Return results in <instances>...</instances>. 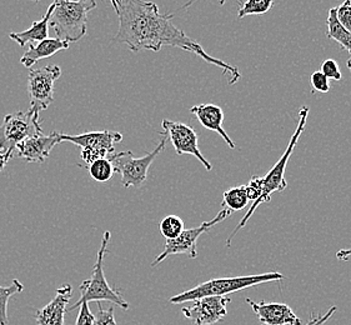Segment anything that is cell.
I'll use <instances>...</instances> for the list:
<instances>
[{
  "mask_svg": "<svg viewBox=\"0 0 351 325\" xmlns=\"http://www.w3.org/2000/svg\"><path fill=\"white\" fill-rule=\"evenodd\" d=\"M117 14L119 16V29L112 43L127 44L128 48L135 53L141 50L160 51L162 47H176L220 68L229 85L241 79V71L238 68L209 56L197 40L171 23L174 14H162L153 1L120 0Z\"/></svg>",
  "mask_w": 351,
  "mask_h": 325,
  "instance_id": "obj_1",
  "label": "cell"
},
{
  "mask_svg": "<svg viewBox=\"0 0 351 325\" xmlns=\"http://www.w3.org/2000/svg\"><path fill=\"white\" fill-rule=\"evenodd\" d=\"M309 117V108L308 106H302V109L299 110V123L296 127L294 134L291 136L290 142H289L288 147L285 149L284 154L281 156L280 159L275 162L274 167L269 170L265 177H259L260 185H261V193H260L259 198L253 202V205L250 206V209L247 210L244 218L240 220L239 226L234 229V232L230 234V237L226 241V247H230L232 238L235 237V234L239 232L241 228L245 226L247 220L252 218L254 212L258 209L261 203H269L271 200V194L275 191H284L288 186V182L285 180V169L288 165L289 159L293 154L294 149H295L296 144L300 139V135L302 134L305 125H306V121Z\"/></svg>",
  "mask_w": 351,
  "mask_h": 325,
  "instance_id": "obj_2",
  "label": "cell"
},
{
  "mask_svg": "<svg viewBox=\"0 0 351 325\" xmlns=\"http://www.w3.org/2000/svg\"><path fill=\"white\" fill-rule=\"evenodd\" d=\"M49 27L54 29L56 39L79 42L86 34L88 13L97 7L95 0H54Z\"/></svg>",
  "mask_w": 351,
  "mask_h": 325,
  "instance_id": "obj_3",
  "label": "cell"
},
{
  "mask_svg": "<svg viewBox=\"0 0 351 325\" xmlns=\"http://www.w3.org/2000/svg\"><path fill=\"white\" fill-rule=\"evenodd\" d=\"M284 276L280 273H264L255 276H234V278H218L211 279L205 283L199 284L193 289L186 290L180 294L170 298L171 304H184L186 302H194L205 297H224L235 291L252 288L259 284L270 283L282 280Z\"/></svg>",
  "mask_w": 351,
  "mask_h": 325,
  "instance_id": "obj_4",
  "label": "cell"
},
{
  "mask_svg": "<svg viewBox=\"0 0 351 325\" xmlns=\"http://www.w3.org/2000/svg\"><path fill=\"white\" fill-rule=\"evenodd\" d=\"M112 238L110 232L106 230L101 244L99 248L98 254H97V262L94 264L93 268V274L90 279H86L83 283L80 284L79 290H80V298L77 300V303L71 305L69 309L66 311H75L80 306L82 303H90V302H110L112 305L120 306L121 309L128 311L129 309V303L123 298L119 290L112 288L108 282H106V274H104V258L108 254V245Z\"/></svg>",
  "mask_w": 351,
  "mask_h": 325,
  "instance_id": "obj_5",
  "label": "cell"
},
{
  "mask_svg": "<svg viewBox=\"0 0 351 325\" xmlns=\"http://www.w3.org/2000/svg\"><path fill=\"white\" fill-rule=\"evenodd\" d=\"M36 109L7 114L0 125V152H15L18 144L30 136L43 134L42 123Z\"/></svg>",
  "mask_w": 351,
  "mask_h": 325,
  "instance_id": "obj_6",
  "label": "cell"
},
{
  "mask_svg": "<svg viewBox=\"0 0 351 325\" xmlns=\"http://www.w3.org/2000/svg\"><path fill=\"white\" fill-rule=\"evenodd\" d=\"M167 142L168 138L167 135H164L160 143L156 145V148L141 158H135L130 150L114 153L108 158L112 162L114 170L121 176V185L124 188H138L144 184L148 178L150 165L154 162L155 158L165 149Z\"/></svg>",
  "mask_w": 351,
  "mask_h": 325,
  "instance_id": "obj_7",
  "label": "cell"
},
{
  "mask_svg": "<svg viewBox=\"0 0 351 325\" xmlns=\"http://www.w3.org/2000/svg\"><path fill=\"white\" fill-rule=\"evenodd\" d=\"M121 141L123 134L112 130L89 132L79 135L59 134V144L73 143L82 149L80 156L86 165H90L100 158H109L115 152V144Z\"/></svg>",
  "mask_w": 351,
  "mask_h": 325,
  "instance_id": "obj_8",
  "label": "cell"
},
{
  "mask_svg": "<svg viewBox=\"0 0 351 325\" xmlns=\"http://www.w3.org/2000/svg\"><path fill=\"white\" fill-rule=\"evenodd\" d=\"M230 215H232V212L229 209H221L217 214V217L214 219H211L210 221H204L202 226H197V228L184 229L183 233L180 234L179 237H176V239H169L165 241L164 250L155 258L154 262L152 263V267H156L158 264L165 261L170 255L186 254L191 259H195L197 256V243L200 235L206 233L210 228L217 226L218 223L226 219Z\"/></svg>",
  "mask_w": 351,
  "mask_h": 325,
  "instance_id": "obj_9",
  "label": "cell"
},
{
  "mask_svg": "<svg viewBox=\"0 0 351 325\" xmlns=\"http://www.w3.org/2000/svg\"><path fill=\"white\" fill-rule=\"evenodd\" d=\"M62 69L58 65H47L30 69L28 74V93L30 108L42 112L54 100V84L60 78Z\"/></svg>",
  "mask_w": 351,
  "mask_h": 325,
  "instance_id": "obj_10",
  "label": "cell"
},
{
  "mask_svg": "<svg viewBox=\"0 0 351 325\" xmlns=\"http://www.w3.org/2000/svg\"><path fill=\"white\" fill-rule=\"evenodd\" d=\"M162 127L165 130L164 135H167V138L170 139L178 156L189 154L195 156L205 167V169L208 171L213 169L210 162L206 160V158L202 154L199 149L197 132L193 128L180 121H171L168 119L162 121Z\"/></svg>",
  "mask_w": 351,
  "mask_h": 325,
  "instance_id": "obj_11",
  "label": "cell"
},
{
  "mask_svg": "<svg viewBox=\"0 0 351 325\" xmlns=\"http://www.w3.org/2000/svg\"><path fill=\"white\" fill-rule=\"evenodd\" d=\"M228 297H205L194 300L193 305L184 306L182 313L193 325H213L224 319L228 314Z\"/></svg>",
  "mask_w": 351,
  "mask_h": 325,
  "instance_id": "obj_12",
  "label": "cell"
},
{
  "mask_svg": "<svg viewBox=\"0 0 351 325\" xmlns=\"http://www.w3.org/2000/svg\"><path fill=\"white\" fill-rule=\"evenodd\" d=\"M59 134L60 133L58 132H53L49 135L43 133L30 136L16 145L15 156L24 159L25 162L43 164L49 158L53 148L59 144Z\"/></svg>",
  "mask_w": 351,
  "mask_h": 325,
  "instance_id": "obj_13",
  "label": "cell"
},
{
  "mask_svg": "<svg viewBox=\"0 0 351 325\" xmlns=\"http://www.w3.org/2000/svg\"><path fill=\"white\" fill-rule=\"evenodd\" d=\"M246 303L252 305L254 313L263 324L265 325H302L294 311L284 303H255L246 299Z\"/></svg>",
  "mask_w": 351,
  "mask_h": 325,
  "instance_id": "obj_14",
  "label": "cell"
},
{
  "mask_svg": "<svg viewBox=\"0 0 351 325\" xmlns=\"http://www.w3.org/2000/svg\"><path fill=\"white\" fill-rule=\"evenodd\" d=\"M73 288L71 284H63L56 289V297L42 309L36 311L38 325H65L66 306L71 302Z\"/></svg>",
  "mask_w": 351,
  "mask_h": 325,
  "instance_id": "obj_15",
  "label": "cell"
},
{
  "mask_svg": "<svg viewBox=\"0 0 351 325\" xmlns=\"http://www.w3.org/2000/svg\"><path fill=\"white\" fill-rule=\"evenodd\" d=\"M190 113L200 121V124L205 129L218 133L230 148H235V143L232 142V138L228 135L223 128L224 112L220 106L215 104H199V106H193L190 109Z\"/></svg>",
  "mask_w": 351,
  "mask_h": 325,
  "instance_id": "obj_16",
  "label": "cell"
},
{
  "mask_svg": "<svg viewBox=\"0 0 351 325\" xmlns=\"http://www.w3.org/2000/svg\"><path fill=\"white\" fill-rule=\"evenodd\" d=\"M69 49V43L59 40V39H45L43 42L34 43L29 45V49L24 53L21 57V63L30 68L36 62L45 59V58L53 57L60 50Z\"/></svg>",
  "mask_w": 351,
  "mask_h": 325,
  "instance_id": "obj_17",
  "label": "cell"
},
{
  "mask_svg": "<svg viewBox=\"0 0 351 325\" xmlns=\"http://www.w3.org/2000/svg\"><path fill=\"white\" fill-rule=\"evenodd\" d=\"M54 3L50 4L47 13L43 16L40 21H34L30 28L21 32V33H10L9 38L13 39L15 43L19 44V47H25L27 44H34V43L43 42L48 39L49 34L50 15L54 10Z\"/></svg>",
  "mask_w": 351,
  "mask_h": 325,
  "instance_id": "obj_18",
  "label": "cell"
},
{
  "mask_svg": "<svg viewBox=\"0 0 351 325\" xmlns=\"http://www.w3.org/2000/svg\"><path fill=\"white\" fill-rule=\"evenodd\" d=\"M326 25H328V32H326L328 38L339 43L341 48L346 50L351 57V33L337 21V8H331L329 10Z\"/></svg>",
  "mask_w": 351,
  "mask_h": 325,
  "instance_id": "obj_19",
  "label": "cell"
},
{
  "mask_svg": "<svg viewBox=\"0 0 351 325\" xmlns=\"http://www.w3.org/2000/svg\"><path fill=\"white\" fill-rule=\"evenodd\" d=\"M250 199L247 195L245 185L235 186L229 191H226L223 195V206L225 209H229L230 212H238L244 209L249 204Z\"/></svg>",
  "mask_w": 351,
  "mask_h": 325,
  "instance_id": "obj_20",
  "label": "cell"
},
{
  "mask_svg": "<svg viewBox=\"0 0 351 325\" xmlns=\"http://www.w3.org/2000/svg\"><path fill=\"white\" fill-rule=\"evenodd\" d=\"M23 290H24V285L18 279H14L10 285H0V325H9V319H8L9 299L15 294H19Z\"/></svg>",
  "mask_w": 351,
  "mask_h": 325,
  "instance_id": "obj_21",
  "label": "cell"
},
{
  "mask_svg": "<svg viewBox=\"0 0 351 325\" xmlns=\"http://www.w3.org/2000/svg\"><path fill=\"white\" fill-rule=\"evenodd\" d=\"M274 7V0H246L240 4L238 18L243 19L249 15H264Z\"/></svg>",
  "mask_w": 351,
  "mask_h": 325,
  "instance_id": "obj_22",
  "label": "cell"
},
{
  "mask_svg": "<svg viewBox=\"0 0 351 325\" xmlns=\"http://www.w3.org/2000/svg\"><path fill=\"white\" fill-rule=\"evenodd\" d=\"M89 173L94 180L99 183H106L112 179L115 170L108 158H100L89 165Z\"/></svg>",
  "mask_w": 351,
  "mask_h": 325,
  "instance_id": "obj_23",
  "label": "cell"
},
{
  "mask_svg": "<svg viewBox=\"0 0 351 325\" xmlns=\"http://www.w3.org/2000/svg\"><path fill=\"white\" fill-rule=\"evenodd\" d=\"M184 221L182 218L176 215H168L162 220L160 223V232L162 237L169 241V239H176L184 232Z\"/></svg>",
  "mask_w": 351,
  "mask_h": 325,
  "instance_id": "obj_24",
  "label": "cell"
},
{
  "mask_svg": "<svg viewBox=\"0 0 351 325\" xmlns=\"http://www.w3.org/2000/svg\"><path fill=\"white\" fill-rule=\"evenodd\" d=\"M94 315H95L94 325H117L115 315H114V305H110L106 309L101 304V302H98V311Z\"/></svg>",
  "mask_w": 351,
  "mask_h": 325,
  "instance_id": "obj_25",
  "label": "cell"
},
{
  "mask_svg": "<svg viewBox=\"0 0 351 325\" xmlns=\"http://www.w3.org/2000/svg\"><path fill=\"white\" fill-rule=\"evenodd\" d=\"M337 18L339 23L351 33V0H345L340 7H337Z\"/></svg>",
  "mask_w": 351,
  "mask_h": 325,
  "instance_id": "obj_26",
  "label": "cell"
},
{
  "mask_svg": "<svg viewBox=\"0 0 351 325\" xmlns=\"http://www.w3.org/2000/svg\"><path fill=\"white\" fill-rule=\"evenodd\" d=\"M310 83L313 85L314 91L319 93L330 92V85H329V79L324 75L320 71H314L310 77Z\"/></svg>",
  "mask_w": 351,
  "mask_h": 325,
  "instance_id": "obj_27",
  "label": "cell"
},
{
  "mask_svg": "<svg viewBox=\"0 0 351 325\" xmlns=\"http://www.w3.org/2000/svg\"><path fill=\"white\" fill-rule=\"evenodd\" d=\"M322 73L328 79H332V80H341L343 75H341V71L339 69V65H337L335 60L332 59H328L324 62L322 65Z\"/></svg>",
  "mask_w": 351,
  "mask_h": 325,
  "instance_id": "obj_28",
  "label": "cell"
},
{
  "mask_svg": "<svg viewBox=\"0 0 351 325\" xmlns=\"http://www.w3.org/2000/svg\"><path fill=\"white\" fill-rule=\"evenodd\" d=\"M95 315L93 314L89 303H82L79 306V314H77L75 325H94Z\"/></svg>",
  "mask_w": 351,
  "mask_h": 325,
  "instance_id": "obj_29",
  "label": "cell"
},
{
  "mask_svg": "<svg viewBox=\"0 0 351 325\" xmlns=\"http://www.w3.org/2000/svg\"><path fill=\"white\" fill-rule=\"evenodd\" d=\"M337 306H331L329 311H326L324 315H315L314 314V317L311 318V320H309V323L306 325H324L329 319L332 317V314L337 311Z\"/></svg>",
  "mask_w": 351,
  "mask_h": 325,
  "instance_id": "obj_30",
  "label": "cell"
},
{
  "mask_svg": "<svg viewBox=\"0 0 351 325\" xmlns=\"http://www.w3.org/2000/svg\"><path fill=\"white\" fill-rule=\"evenodd\" d=\"M13 156H14V152H7V153L0 152V171H3Z\"/></svg>",
  "mask_w": 351,
  "mask_h": 325,
  "instance_id": "obj_31",
  "label": "cell"
},
{
  "mask_svg": "<svg viewBox=\"0 0 351 325\" xmlns=\"http://www.w3.org/2000/svg\"><path fill=\"white\" fill-rule=\"evenodd\" d=\"M337 258L339 261H343L346 262L351 258V248L350 249H343V250H339L337 253Z\"/></svg>",
  "mask_w": 351,
  "mask_h": 325,
  "instance_id": "obj_32",
  "label": "cell"
},
{
  "mask_svg": "<svg viewBox=\"0 0 351 325\" xmlns=\"http://www.w3.org/2000/svg\"><path fill=\"white\" fill-rule=\"evenodd\" d=\"M195 1H197V0H189V1H188V3L185 4V5H183V8H182V9H185V8H189L190 5H191L193 3H195ZM217 1H218L219 5H220V7H223V5H225V3H226V0H217ZM237 1H238L239 4H243V0H237Z\"/></svg>",
  "mask_w": 351,
  "mask_h": 325,
  "instance_id": "obj_33",
  "label": "cell"
},
{
  "mask_svg": "<svg viewBox=\"0 0 351 325\" xmlns=\"http://www.w3.org/2000/svg\"><path fill=\"white\" fill-rule=\"evenodd\" d=\"M112 1V8L115 10V13H118V9H119L120 0H110Z\"/></svg>",
  "mask_w": 351,
  "mask_h": 325,
  "instance_id": "obj_34",
  "label": "cell"
},
{
  "mask_svg": "<svg viewBox=\"0 0 351 325\" xmlns=\"http://www.w3.org/2000/svg\"><path fill=\"white\" fill-rule=\"evenodd\" d=\"M346 65H348V68L350 69L351 71V57L348 59V62H346Z\"/></svg>",
  "mask_w": 351,
  "mask_h": 325,
  "instance_id": "obj_35",
  "label": "cell"
},
{
  "mask_svg": "<svg viewBox=\"0 0 351 325\" xmlns=\"http://www.w3.org/2000/svg\"><path fill=\"white\" fill-rule=\"evenodd\" d=\"M33 1H36V3H39V1H40V0H33Z\"/></svg>",
  "mask_w": 351,
  "mask_h": 325,
  "instance_id": "obj_36",
  "label": "cell"
}]
</instances>
